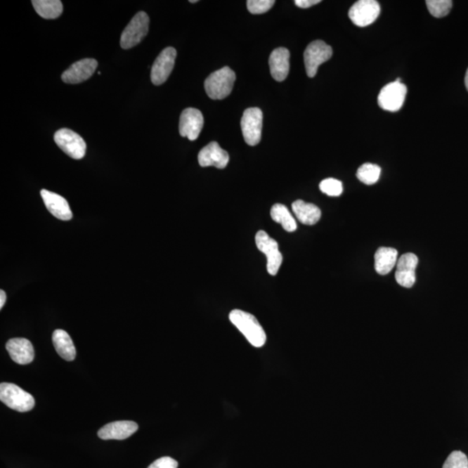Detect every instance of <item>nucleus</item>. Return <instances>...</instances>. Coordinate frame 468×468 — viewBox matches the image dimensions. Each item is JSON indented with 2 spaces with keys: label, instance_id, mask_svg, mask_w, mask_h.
Wrapping results in <instances>:
<instances>
[{
  "label": "nucleus",
  "instance_id": "obj_1",
  "mask_svg": "<svg viewBox=\"0 0 468 468\" xmlns=\"http://www.w3.org/2000/svg\"><path fill=\"white\" fill-rule=\"evenodd\" d=\"M229 319L252 346L260 348L266 344L265 330L254 315L241 310H233L230 312Z\"/></svg>",
  "mask_w": 468,
  "mask_h": 468
},
{
  "label": "nucleus",
  "instance_id": "obj_2",
  "mask_svg": "<svg viewBox=\"0 0 468 468\" xmlns=\"http://www.w3.org/2000/svg\"><path fill=\"white\" fill-rule=\"evenodd\" d=\"M236 75L229 67L225 66L211 74L205 81V91L214 100H222L231 94Z\"/></svg>",
  "mask_w": 468,
  "mask_h": 468
},
{
  "label": "nucleus",
  "instance_id": "obj_3",
  "mask_svg": "<svg viewBox=\"0 0 468 468\" xmlns=\"http://www.w3.org/2000/svg\"><path fill=\"white\" fill-rule=\"evenodd\" d=\"M0 400L7 407L18 412L31 411L35 406V400L31 394L8 382L0 384Z\"/></svg>",
  "mask_w": 468,
  "mask_h": 468
},
{
  "label": "nucleus",
  "instance_id": "obj_4",
  "mask_svg": "<svg viewBox=\"0 0 468 468\" xmlns=\"http://www.w3.org/2000/svg\"><path fill=\"white\" fill-rule=\"evenodd\" d=\"M150 28V17L144 12H139L129 22L121 36V47L128 50L142 42Z\"/></svg>",
  "mask_w": 468,
  "mask_h": 468
},
{
  "label": "nucleus",
  "instance_id": "obj_5",
  "mask_svg": "<svg viewBox=\"0 0 468 468\" xmlns=\"http://www.w3.org/2000/svg\"><path fill=\"white\" fill-rule=\"evenodd\" d=\"M332 48L324 41H313L304 51V58L307 76L314 77L318 72V67L332 57Z\"/></svg>",
  "mask_w": 468,
  "mask_h": 468
},
{
  "label": "nucleus",
  "instance_id": "obj_6",
  "mask_svg": "<svg viewBox=\"0 0 468 468\" xmlns=\"http://www.w3.org/2000/svg\"><path fill=\"white\" fill-rule=\"evenodd\" d=\"M407 87L397 78L382 89L378 96V104L382 110L396 112L403 107L407 95Z\"/></svg>",
  "mask_w": 468,
  "mask_h": 468
},
{
  "label": "nucleus",
  "instance_id": "obj_7",
  "mask_svg": "<svg viewBox=\"0 0 468 468\" xmlns=\"http://www.w3.org/2000/svg\"><path fill=\"white\" fill-rule=\"evenodd\" d=\"M255 240L259 250L266 256L267 272L275 276L283 262V256L278 249L277 241L272 239L265 231L258 232Z\"/></svg>",
  "mask_w": 468,
  "mask_h": 468
},
{
  "label": "nucleus",
  "instance_id": "obj_8",
  "mask_svg": "<svg viewBox=\"0 0 468 468\" xmlns=\"http://www.w3.org/2000/svg\"><path fill=\"white\" fill-rule=\"evenodd\" d=\"M55 143L70 157L80 160L86 153V143L76 132L68 129H59L54 136Z\"/></svg>",
  "mask_w": 468,
  "mask_h": 468
},
{
  "label": "nucleus",
  "instance_id": "obj_9",
  "mask_svg": "<svg viewBox=\"0 0 468 468\" xmlns=\"http://www.w3.org/2000/svg\"><path fill=\"white\" fill-rule=\"evenodd\" d=\"M263 126V113L259 108H249L245 110L241 119L245 141L250 146H255L261 140Z\"/></svg>",
  "mask_w": 468,
  "mask_h": 468
},
{
  "label": "nucleus",
  "instance_id": "obj_10",
  "mask_svg": "<svg viewBox=\"0 0 468 468\" xmlns=\"http://www.w3.org/2000/svg\"><path fill=\"white\" fill-rule=\"evenodd\" d=\"M381 13V7L376 0H359L349 11V17L353 24L365 27L374 23Z\"/></svg>",
  "mask_w": 468,
  "mask_h": 468
},
{
  "label": "nucleus",
  "instance_id": "obj_11",
  "mask_svg": "<svg viewBox=\"0 0 468 468\" xmlns=\"http://www.w3.org/2000/svg\"><path fill=\"white\" fill-rule=\"evenodd\" d=\"M177 52L173 47L163 50L155 59L151 69V81L155 85H161L168 80L174 69Z\"/></svg>",
  "mask_w": 468,
  "mask_h": 468
},
{
  "label": "nucleus",
  "instance_id": "obj_12",
  "mask_svg": "<svg viewBox=\"0 0 468 468\" xmlns=\"http://www.w3.org/2000/svg\"><path fill=\"white\" fill-rule=\"evenodd\" d=\"M203 125V115L199 110L188 108L182 111L179 124V131L182 137L195 141L202 132Z\"/></svg>",
  "mask_w": 468,
  "mask_h": 468
},
{
  "label": "nucleus",
  "instance_id": "obj_13",
  "mask_svg": "<svg viewBox=\"0 0 468 468\" xmlns=\"http://www.w3.org/2000/svg\"><path fill=\"white\" fill-rule=\"evenodd\" d=\"M98 62L93 58L82 59L77 61L66 70L62 75V80L65 84H77L83 83L93 76L96 68Z\"/></svg>",
  "mask_w": 468,
  "mask_h": 468
},
{
  "label": "nucleus",
  "instance_id": "obj_14",
  "mask_svg": "<svg viewBox=\"0 0 468 468\" xmlns=\"http://www.w3.org/2000/svg\"><path fill=\"white\" fill-rule=\"evenodd\" d=\"M418 265V257L411 252L402 255L396 263V280L405 288H411L415 283V270Z\"/></svg>",
  "mask_w": 468,
  "mask_h": 468
},
{
  "label": "nucleus",
  "instance_id": "obj_15",
  "mask_svg": "<svg viewBox=\"0 0 468 468\" xmlns=\"http://www.w3.org/2000/svg\"><path fill=\"white\" fill-rule=\"evenodd\" d=\"M198 161L202 167H215L223 169L228 166L229 155L216 142H212L204 147L198 155Z\"/></svg>",
  "mask_w": 468,
  "mask_h": 468
},
{
  "label": "nucleus",
  "instance_id": "obj_16",
  "mask_svg": "<svg viewBox=\"0 0 468 468\" xmlns=\"http://www.w3.org/2000/svg\"><path fill=\"white\" fill-rule=\"evenodd\" d=\"M41 196L44 200L48 211L58 220L70 221L73 217L72 212L70 210L68 202L61 195L55 194L53 192L42 189Z\"/></svg>",
  "mask_w": 468,
  "mask_h": 468
},
{
  "label": "nucleus",
  "instance_id": "obj_17",
  "mask_svg": "<svg viewBox=\"0 0 468 468\" xmlns=\"http://www.w3.org/2000/svg\"><path fill=\"white\" fill-rule=\"evenodd\" d=\"M138 425L135 422L119 421L110 422L98 431L102 440H125L135 434Z\"/></svg>",
  "mask_w": 468,
  "mask_h": 468
},
{
  "label": "nucleus",
  "instance_id": "obj_18",
  "mask_svg": "<svg viewBox=\"0 0 468 468\" xmlns=\"http://www.w3.org/2000/svg\"><path fill=\"white\" fill-rule=\"evenodd\" d=\"M6 350L15 363L25 365L34 359V349L26 338H13L6 343Z\"/></svg>",
  "mask_w": 468,
  "mask_h": 468
},
{
  "label": "nucleus",
  "instance_id": "obj_19",
  "mask_svg": "<svg viewBox=\"0 0 468 468\" xmlns=\"http://www.w3.org/2000/svg\"><path fill=\"white\" fill-rule=\"evenodd\" d=\"M269 65L274 79L285 81L290 72V51L284 47L275 49L270 56Z\"/></svg>",
  "mask_w": 468,
  "mask_h": 468
},
{
  "label": "nucleus",
  "instance_id": "obj_20",
  "mask_svg": "<svg viewBox=\"0 0 468 468\" xmlns=\"http://www.w3.org/2000/svg\"><path fill=\"white\" fill-rule=\"evenodd\" d=\"M52 342H53L56 351L66 361H73L76 358V348L72 337L69 334L63 330H56L52 335Z\"/></svg>",
  "mask_w": 468,
  "mask_h": 468
},
{
  "label": "nucleus",
  "instance_id": "obj_21",
  "mask_svg": "<svg viewBox=\"0 0 468 468\" xmlns=\"http://www.w3.org/2000/svg\"><path fill=\"white\" fill-rule=\"evenodd\" d=\"M292 211L298 220L307 226L317 224L321 218V210L317 206L301 200L292 203Z\"/></svg>",
  "mask_w": 468,
  "mask_h": 468
},
{
  "label": "nucleus",
  "instance_id": "obj_22",
  "mask_svg": "<svg viewBox=\"0 0 468 468\" xmlns=\"http://www.w3.org/2000/svg\"><path fill=\"white\" fill-rule=\"evenodd\" d=\"M398 252L391 247H380L375 254V268L380 275L391 272L398 260Z\"/></svg>",
  "mask_w": 468,
  "mask_h": 468
},
{
  "label": "nucleus",
  "instance_id": "obj_23",
  "mask_svg": "<svg viewBox=\"0 0 468 468\" xmlns=\"http://www.w3.org/2000/svg\"><path fill=\"white\" fill-rule=\"evenodd\" d=\"M32 3L37 13L46 20H55L63 13V4L59 0H33Z\"/></svg>",
  "mask_w": 468,
  "mask_h": 468
},
{
  "label": "nucleus",
  "instance_id": "obj_24",
  "mask_svg": "<svg viewBox=\"0 0 468 468\" xmlns=\"http://www.w3.org/2000/svg\"><path fill=\"white\" fill-rule=\"evenodd\" d=\"M271 217L275 222L280 223L286 232H294L298 228L294 217L290 213L288 208L282 204H275L271 209Z\"/></svg>",
  "mask_w": 468,
  "mask_h": 468
},
{
  "label": "nucleus",
  "instance_id": "obj_25",
  "mask_svg": "<svg viewBox=\"0 0 468 468\" xmlns=\"http://www.w3.org/2000/svg\"><path fill=\"white\" fill-rule=\"evenodd\" d=\"M381 176L380 167L372 163H364L356 172L358 180L366 185L377 183Z\"/></svg>",
  "mask_w": 468,
  "mask_h": 468
},
{
  "label": "nucleus",
  "instance_id": "obj_26",
  "mask_svg": "<svg viewBox=\"0 0 468 468\" xmlns=\"http://www.w3.org/2000/svg\"><path fill=\"white\" fill-rule=\"evenodd\" d=\"M426 4L431 15L436 18L447 16L453 6L451 0H428Z\"/></svg>",
  "mask_w": 468,
  "mask_h": 468
},
{
  "label": "nucleus",
  "instance_id": "obj_27",
  "mask_svg": "<svg viewBox=\"0 0 468 468\" xmlns=\"http://www.w3.org/2000/svg\"><path fill=\"white\" fill-rule=\"evenodd\" d=\"M319 188L324 194L332 197L340 196L344 190L343 183L333 178H328L321 181Z\"/></svg>",
  "mask_w": 468,
  "mask_h": 468
},
{
  "label": "nucleus",
  "instance_id": "obj_28",
  "mask_svg": "<svg viewBox=\"0 0 468 468\" xmlns=\"http://www.w3.org/2000/svg\"><path fill=\"white\" fill-rule=\"evenodd\" d=\"M442 468H468V459L464 453L454 451L446 460Z\"/></svg>",
  "mask_w": 468,
  "mask_h": 468
},
{
  "label": "nucleus",
  "instance_id": "obj_29",
  "mask_svg": "<svg viewBox=\"0 0 468 468\" xmlns=\"http://www.w3.org/2000/svg\"><path fill=\"white\" fill-rule=\"evenodd\" d=\"M274 4V0H248L247 6L251 13L262 14L268 12Z\"/></svg>",
  "mask_w": 468,
  "mask_h": 468
},
{
  "label": "nucleus",
  "instance_id": "obj_30",
  "mask_svg": "<svg viewBox=\"0 0 468 468\" xmlns=\"http://www.w3.org/2000/svg\"><path fill=\"white\" fill-rule=\"evenodd\" d=\"M148 468H178V462L171 457H162L151 464Z\"/></svg>",
  "mask_w": 468,
  "mask_h": 468
},
{
  "label": "nucleus",
  "instance_id": "obj_31",
  "mask_svg": "<svg viewBox=\"0 0 468 468\" xmlns=\"http://www.w3.org/2000/svg\"><path fill=\"white\" fill-rule=\"evenodd\" d=\"M320 0H296L295 4L297 6L300 7V8H310V7L318 4L320 3Z\"/></svg>",
  "mask_w": 468,
  "mask_h": 468
},
{
  "label": "nucleus",
  "instance_id": "obj_32",
  "mask_svg": "<svg viewBox=\"0 0 468 468\" xmlns=\"http://www.w3.org/2000/svg\"><path fill=\"white\" fill-rule=\"evenodd\" d=\"M6 301V292H4L3 290H1V291H0V309H2L4 306H5Z\"/></svg>",
  "mask_w": 468,
  "mask_h": 468
},
{
  "label": "nucleus",
  "instance_id": "obj_33",
  "mask_svg": "<svg viewBox=\"0 0 468 468\" xmlns=\"http://www.w3.org/2000/svg\"><path fill=\"white\" fill-rule=\"evenodd\" d=\"M465 84H466L467 90L468 91V69L467 70V74H466V77H465Z\"/></svg>",
  "mask_w": 468,
  "mask_h": 468
},
{
  "label": "nucleus",
  "instance_id": "obj_34",
  "mask_svg": "<svg viewBox=\"0 0 468 468\" xmlns=\"http://www.w3.org/2000/svg\"><path fill=\"white\" fill-rule=\"evenodd\" d=\"M197 2H198L197 1V0H190V3H197Z\"/></svg>",
  "mask_w": 468,
  "mask_h": 468
}]
</instances>
